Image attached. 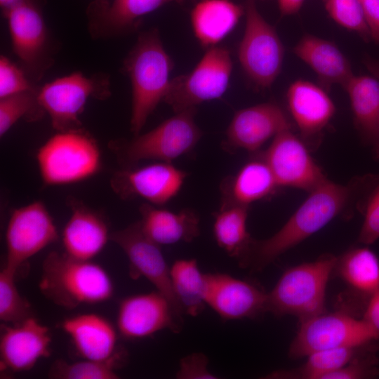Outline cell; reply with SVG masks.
Instances as JSON below:
<instances>
[{
	"mask_svg": "<svg viewBox=\"0 0 379 379\" xmlns=\"http://www.w3.org/2000/svg\"><path fill=\"white\" fill-rule=\"evenodd\" d=\"M379 182V175L354 178L347 184L326 178L315 188L274 234L263 240L253 239L239 265L251 272L263 270L279 256L317 232L334 218L354 208L364 210L366 199Z\"/></svg>",
	"mask_w": 379,
	"mask_h": 379,
	"instance_id": "1",
	"label": "cell"
},
{
	"mask_svg": "<svg viewBox=\"0 0 379 379\" xmlns=\"http://www.w3.org/2000/svg\"><path fill=\"white\" fill-rule=\"evenodd\" d=\"M174 63L165 50L159 31L142 32L126 56L124 68L131 84V131L140 133L147 119L164 101Z\"/></svg>",
	"mask_w": 379,
	"mask_h": 379,
	"instance_id": "2",
	"label": "cell"
},
{
	"mask_svg": "<svg viewBox=\"0 0 379 379\" xmlns=\"http://www.w3.org/2000/svg\"><path fill=\"white\" fill-rule=\"evenodd\" d=\"M39 288L48 300L70 310L106 302L114 293L112 280L101 265L56 251L43 261Z\"/></svg>",
	"mask_w": 379,
	"mask_h": 379,
	"instance_id": "3",
	"label": "cell"
},
{
	"mask_svg": "<svg viewBox=\"0 0 379 379\" xmlns=\"http://www.w3.org/2000/svg\"><path fill=\"white\" fill-rule=\"evenodd\" d=\"M336 260L337 257L324 255L287 269L267 293L266 312L293 315L300 322L325 312L327 284Z\"/></svg>",
	"mask_w": 379,
	"mask_h": 379,
	"instance_id": "4",
	"label": "cell"
},
{
	"mask_svg": "<svg viewBox=\"0 0 379 379\" xmlns=\"http://www.w3.org/2000/svg\"><path fill=\"white\" fill-rule=\"evenodd\" d=\"M197 109L175 112L151 131L112 142L110 147L126 165L143 160L172 163L192 152L203 135L194 119Z\"/></svg>",
	"mask_w": 379,
	"mask_h": 379,
	"instance_id": "5",
	"label": "cell"
},
{
	"mask_svg": "<svg viewBox=\"0 0 379 379\" xmlns=\"http://www.w3.org/2000/svg\"><path fill=\"white\" fill-rule=\"evenodd\" d=\"M36 160L46 185L86 180L97 173L101 166L98 143L82 128L58 131L39 149Z\"/></svg>",
	"mask_w": 379,
	"mask_h": 379,
	"instance_id": "6",
	"label": "cell"
},
{
	"mask_svg": "<svg viewBox=\"0 0 379 379\" xmlns=\"http://www.w3.org/2000/svg\"><path fill=\"white\" fill-rule=\"evenodd\" d=\"M232 68L228 49L218 46L208 48L191 72L171 80L164 101L178 112L218 99L229 87Z\"/></svg>",
	"mask_w": 379,
	"mask_h": 379,
	"instance_id": "7",
	"label": "cell"
},
{
	"mask_svg": "<svg viewBox=\"0 0 379 379\" xmlns=\"http://www.w3.org/2000/svg\"><path fill=\"white\" fill-rule=\"evenodd\" d=\"M244 34L238 48L241 66L255 85L270 88L283 66L284 47L275 28L259 12L254 0H247Z\"/></svg>",
	"mask_w": 379,
	"mask_h": 379,
	"instance_id": "8",
	"label": "cell"
},
{
	"mask_svg": "<svg viewBox=\"0 0 379 379\" xmlns=\"http://www.w3.org/2000/svg\"><path fill=\"white\" fill-rule=\"evenodd\" d=\"M379 338L364 319L344 312H326L300 322L288 350L291 359H299L324 350L362 346Z\"/></svg>",
	"mask_w": 379,
	"mask_h": 379,
	"instance_id": "9",
	"label": "cell"
},
{
	"mask_svg": "<svg viewBox=\"0 0 379 379\" xmlns=\"http://www.w3.org/2000/svg\"><path fill=\"white\" fill-rule=\"evenodd\" d=\"M109 93V81L104 77H88L75 72L38 89V99L53 128L65 131L81 128L79 116L89 98L105 99Z\"/></svg>",
	"mask_w": 379,
	"mask_h": 379,
	"instance_id": "10",
	"label": "cell"
},
{
	"mask_svg": "<svg viewBox=\"0 0 379 379\" xmlns=\"http://www.w3.org/2000/svg\"><path fill=\"white\" fill-rule=\"evenodd\" d=\"M58 239L54 221L44 204L33 201L12 213L6 232V267L17 271L28 259Z\"/></svg>",
	"mask_w": 379,
	"mask_h": 379,
	"instance_id": "11",
	"label": "cell"
},
{
	"mask_svg": "<svg viewBox=\"0 0 379 379\" xmlns=\"http://www.w3.org/2000/svg\"><path fill=\"white\" fill-rule=\"evenodd\" d=\"M187 175L173 163L156 161L116 172L110 185L122 199L141 198L148 204L161 206L178 194Z\"/></svg>",
	"mask_w": 379,
	"mask_h": 379,
	"instance_id": "12",
	"label": "cell"
},
{
	"mask_svg": "<svg viewBox=\"0 0 379 379\" xmlns=\"http://www.w3.org/2000/svg\"><path fill=\"white\" fill-rule=\"evenodd\" d=\"M261 154L279 187H289L309 192L326 178L302 139L291 128L277 135Z\"/></svg>",
	"mask_w": 379,
	"mask_h": 379,
	"instance_id": "13",
	"label": "cell"
},
{
	"mask_svg": "<svg viewBox=\"0 0 379 379\" xmlns=\"http://www.w3.org/2000/svg\"><path fill=\"white\" fill-rule=\"evenodd\" d=\"M182 314L157 290L126 297L119 303L117 317L119 333L129 340L141 339L164 329L180 331Z\"/></svg>",
	"mask_w": 379,
	"mask_h": 379,
	"instance_id": "14",
	"label": "cell"
},
{
	"mask_svg": "<svg viewBox=\"0 0 379 379\" xmlns=\"http://www.w3.org/2000/svg\"><path fill=\"white\" fill-rule=\"evenodd\" d=\"M110 240L119 246L128 258L131 277L145 278L183 314L172 288L170 268L161 246L143 233L139 221L112 232Z\"/></svg>",
	"mask_w": 379,
	"mask_h": 379,
	"instance_id": "15",
	"label": "cell"
},
{
	"mask_svg": "<svg viewBox=\"0 0 379 379\" xmlns=\"http://www.w3.org/2000/svg\"><path fill=\"white\" fill-rule=\"evenodd\" d=\"M290 128L288 117L277 103L255 105L234 113L227 128L222 147L228 152L244 149L256 153L270 139Z\"/></svg>",
	"mask_w": 379,
	"mask_h": 379,
	"instance_id": "16",
	"label": "cell"
},
{
	"mask_svg": "<svg viewBox=\"0 0 379 379\" xmlns=\"http://www.w3.org/2000/svg\"><path fill=\"white\" fill-rule=\"evenodd\" d=\"M4 12L14 53L29 73H41L48 64V35L39 9L27 0Z\"/></svg>",
	"mask_w": 379,
	"mask_h": 379,
	"instance_id": "17",
	"label": "cell"
},
{
	"mask_svg": "<svg viewBox=\"0 0 379 379\" xmlns=\"http://www.w3.org/2000/svg\"><path fill=\"white\" fill-rule=\"evenodd\" d=\"M206 275V303L222 319L255 318L266 312L267 293L260 287L224 273Z\"/></svg>",
	"mask_w": 379,
	"mask_h": 379,
	"instance_id": "18",
	"label": "cell"
},
{
	"mask_svg": "<svg viewBox=\"0 0 379 379\" xmlns=\"http://www.w3.org/2000/svg\"><path fill=\"white\" fill-rule=\"evenodd\" d=\"M50 329L33 316L14 324H2L1 364L13 372L27 371L51 355Z\"/></svg>",
	"mask_w": 379,
	"mask_h": 379,
	"instance_id": "19",
	"label": "cell"
},
{
	"mask_svg": "<svg viewBox=\"0 0 379 379\" xmlns=\"http://www.w3.org/2000/svg\"><path fill=\"white\" fill-rule=\"evenodd\" d=\"M286 97L289 112L304 140L319 136L335 114V106L328 93L310 81H294Z\"/></svg>",
	"mask_w": 379,
	"mask_h": 379,
	"instance_id": "20",
	"label": "cell"
},
{
	"mask_svg": "<svg viewBox=\"0 0 379 379\" xmlns=\"http://www.w3.org/2000/svg\"><path fill=\"white\" fill-rule=\"evenodd\" d=\"M69 202L72 213L62 233L65 253L74 258L92 260L110 240L111 233L98 213L76 200Z\"/></svg>",
	"mask_w": 379,
	"mask_h": 379,
	"instance_id": "21",
	"label": "cell"
},
{
	"mask_svg": "<svg viewBox=\"0 0 379 379\" xmlns=\"http://www.w3.org/2000/svg\"><path fill=\"white\" fill-rule=\"evenodd\" d=\"M61 326L83 359L107 361L119 354L117 352V328L100 314L85 313L71 317L65 319Z\"/></svg>",
	"mask_w": 379,
	"mask_h": 379,
	"instance_id": "22",
	"label": "cell"
},
{
	"mask_svg": "<svg viewBox=\"0 0 379 379\" xmlns=\"http://www.w3.org/2000/svg\"><path fill=\"white\" fill-rule=\"evenodd\" d=\"M279 187L270 168L260 154L222 180L220 204L249 207L274 194Z\"/></svg>",
	"mask_w": 379,
	"mask_h": 379,
	"instance_id": "23",
	"label": "cell"
},
{
	"mask_svg": "<svg viewBox=\"0 0 379 379\" xmlns=\"http://www.w3.org/2000/svg\"><path fill=\"white\" fill-rule=\"evenodd\" d=\"M139 211L142 231L159 246L190 242L199 235V217L191 208L175 212L144 203Z\"/></svg>",
	"mask_w": 379,
	"mask_h": 379,
	"instance_id": "24",
	"label": "cell"
},
{
	"mask_svg": "<svg viewBox=\"0 0 379 379\" xmlns=\"http://www.w3.org/2000/svg\"><path fill=\"white\" fill-rule=\"evenodd\" d=\"M293 51L326 86L338 84L344 87L354 75L348 58L335 44L327 39L305 34L294 46Z\"/></svg>",
	"mask_w": 379,
	"mask_h": 379,
	"instance_id": "25",
	"label": "cell"
},
{
	"mask_svg": "<svg viewBox=\"0 0 379 379\" xmlns=\"http://www.w3.org/2000/svg\"><path fill=\"white\" fill-rule=\"evenodd\" d=\"M343 88L349 97L357 128L373 156L379 160V80L354 74Z\"/></svg>",
	"mask_w": 379,
	"mask_h": 379,
	"instance_id": "26",
	"label": "cell"
},
{
	"mask_svg": "<svg viewBox=\"0 0 379 379\" xmlns=\"http://www.w3.org/2000/svg\"><path fill=\"white\" fill-rule=\"evenodd\" d=\"M244 8L232 0H200L190 13L194 34L206 49L217 46L237 26Z\"/></svg>",
	"mask_w": 379,
	"mask_h": 379,
	"instance_id": "27",
	"label": "cell"
},
{
	"mask_svg": "<svg viewBox=\"0 0 379 379\" xmlns=\"http://www.w3.org/2000/svg\"><path fill=\"white\" fill-rule=\"evenodd\" d=\"M248 206L220 204L213 213V233L217 244L239 263L253 239L247 229Z\"/></svg>",
	"mask_w": 379,
	"mask_h": 379,
	"instance_id": "28",
	"label": "cell"
},
{
	"mask_svg": "<svg viewBox=\"0 0 379 379\" xmlns=\"http://www.w3.org/2000/svg\"><path fill=\"white\" fill-rule=\"evenodd\" d=\"M334 270L354 291L369 297L379 289V258L367 246L354 247L337 258Z\"/></svg>",
	"mask_w": 379,
	"mask_h": 379,
	"instance_id": "29",
	"label": "cell"
},
{
	"mask_svg": "<svg viewBox=\"0 0 379 379\" xmlns=\"http://www.w3.org/2000/svg\"><path fill=\"white\" fill-rule=\"evenodd\" d=\"M170 273L172 288L183 313L199 314L206 305V275L201 272L197 260H177Z\"/></svg>",
	"mask_w": 379,
	"mask_h": 379,
	"instance_id": "30",
	"label": "cell"
},
{
	"mask_svg": "<svg viewBox=\"0 0 379 379\" xmlns=\"http://www.w3.org/2000/svg\"><path fill=\"white\" fill-rule=\"evenodd\" d=\"M169 0H113L92 22V32L114 35L132 29L138 20L161 7Z\"/></svg>",
	"mask_w": 379,
	"mask_h": 379,
	"instance_id": "31",
	"label": "cell"
},
{
	"mask_svg": "<svg viewBox=\"0 0 379 379\" xmlns=\"http://www.w3.org/2000/svg\"><path fill=\"white\" fill-rule=\"evenodd\" d=\"M371 344V343H369ZM369 344L357 347H343L320 350L307 356V360L299 367L276 371L267 378L323 379L327 374L348 364L357 355L367 350Z\"/></svg>",
	"mask_w": 379,
	"mask_h": 379,
	"instance_id": "32",
	"label": "cell"
},
{
	"mask_svg": "<svg viewBox=\"0 0 379 379\" xmlns=\"http://www.w3.org/2000/svg\"><path fill=\"white\" fill-rule=\"evenodd\" d=\"M45 111L38 99L36 88L0 98V135L7 131L20 119L36 121Z\"/></svg>",
	"mask_w": 379,
	"mask_h": 379,
	"instance_id": "33",
	"label": "cell"
},
{
	"mask_svg": "<svg viewBox=\"0 0 379 379\" xmlns=\"http://www.w3.org/2000/svg\"><path fill=\"white\" fill-rule=\"evenodd\" d=\"M16 270L4 266L0 272V320L14 324L32 317L31 305L15 284Z\"/></svg>",
	"mask_w": 379,
	"mask_h": 379,
	"instance_id": "34",
	"label": "cell"
},
{
	"mask_svg": "<svg viewBox=\"0 0 379 379\" xmlns=\"http://www.w3.org/2000/svg\"><path fill=\"white\" fill-rule=\"evenodd\" d=\"M119 354L107 361H82L69 363L58 360L49 371V377L59 379H117Z\"/></svg>",
	"mask_w": 379,
	"mask_h": 379,
	"instance_id": "35",
	"label": "cell"
},
{
	"mask_svg": "<svg viewBox=\"0 0 379 379\" xmlns=\"http://www.w3.org/2000/svg\"><path fill=\"white\" fill-rule=\"evenodd\" d=\"M329 16L338 25L354 32L365 40L370 38L360 0H324Z\"/></svg>",
	"mask_w": 379,
	"mask_h": 379,
	"instance_id": "36",
	"label": "cell"
},
{
	"mask_svg": "<svg viewBox=\"0 0 379 379\" xmlns=\"http://www.w3.org/2000/svg\"><path fill=\"white\" fill-rule=\"evenodd\" d=\"M375 355L367 350L357 355L348 364L324 377L323 379H361L379 374Z\"/></svg>",
	"mask_w": 379,
	"mask_h": 379,
	"instance_id": "37",
	"label": "cell"
},
{
	"mask_svg": "<svg viewBox=\"0 0 379 379\" xmlns=\"http://www.w3.org/2000/svg\"><path fill=\"white\" fill-rule=\"evenodd\" d=\"M35 89L25 71L8 58H0V98Z\"/></svg>",
	"mask_w": 379,
	"mask_h": 379,
	"instance_id": "38",
	"label": "cell"
},
{
	"mask_svg": "<svg viewBox=\"0 0 379 379\" xmlns=\"http://www.w3.org/2000/svg\"><path fill=\"white\" fill-rule=\"evenodd\" d=\"M364 211V218L358 241L368 246L379 239V182L369 194Z\"/></svg>",
	"mask_w": 379,
	"mask_h": 379,
	"instance_id": "39",
	"label": "cell"
},
{
	"mask_svg": "<svg viewBox=\"0 0 379 379\" xmlns=\"http://www.w3.org/2000/svg\"><path fill=\"white\" fill-rule=\"evenodd\" d=\"M208 358L202 353H193L182 358L176 378L180 379H213L217 377L208 369Z\"/></svg>",
	"mask_w": 379,
	"mask_h": 379,
	"instance_id": "40",
	"label": "cell"
},
{
	"mask_svg": "<svg viewBox=\"0 0 379 379\" xmlns=\"http://www.w3.org/2000/svg\"><path fill=\"white\" fill-rule=\"evenodd\" d=\"M361 4L370 38L379 43V0H362Z\"/></svg>",
	"mask_w": 379,
	"mask_h": 379,
	"instance_id": "41",
	"label": "cell"
},
{
	"mask_svg": "<svg viewBox=\"0 0 379 379\" xmlns=\"http://www.w3.org/2000/svg\"><path fill=\"white\" fill-rule=\"evenodd\" d=\"M363 319L379 335V289L368 297Z\"/></svg>",
	"mask_w": 379,
	"mask_h": 379,
	"instance_id": "42",
	"label": "cell"
},
{
	"mask_svg": "<svg viewBox=\"0 0 379 379\" xmlns=\"http://www.w3.org/2000/svg\"><path fill=\"white\" fill-rule=\"evenodd\" d=\"M304 2L305 0H277L282 15H291L298 13Z\"/></svg>",
	"mask_w": 379,
	"mask_h": 379,
	"instance_id": "43",
	"label": "cell"
},
{
	"mask_svg": "<svg viewBox=\"0 0 379 379\" xmlns=\"http://www.w3.org/2000/svg\"><path fill=\"white\" fill-rule=\"evenodd\" d=\"M364 65L368 71L379 80V59L366 57L364 58Z\"/></svg>",
	"mask_w": 379,
	"mask_h": 379,
	"instance_id": "44",
	"label": "cell"
},
{
	"mask_svg": "<svg viewBox=\"0 0 379 379\" xmlns=\"http://www.w3.org/2000/svg\"><path fill=\"white\" fill-rule=\"evenodd\" d=\"M27 0H0V5L5 11Z\"/></svg>",
	"mask_w": 379,
	"mask_h": 379,
	"instance_id": "45",
	"label": "cell"
},
{
	"mask_svg": "<svg viewBox=\"0 0 379 379\" xmlns=\"http://www.w3.org/2000/svg\"><path fill=\"white\" fill-rule=\"evenodd\" d=\"M187 0H169L170 2L183 3Z\"/></svg>",
	"mask_w": 379,
	"mask_h": 379,
	"instance_id": "46",
	"label": "cell"
},
{
	"mask_svg": "<svg viewBox=\"0 0 379 379\" xmlns=\"http://www.w3.org/2000/svg\"><path fill=\"white\" fill-rule=\"evenodd\" d=\"M360 1H361L362 0H360Z\"/></svg>",
	"mask_w": 379,
	"mask_h": 379,
	"instance_id": "47",
	"label": "cell"
}]
</instances>
